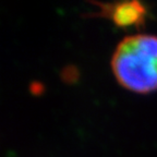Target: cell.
<instances>
[{"label": "cell", "mask_w": 157, "mask_h": 157, "mask_svg": "<svg viewBox=\"0 0 157 157\" xmlns=\"http://www.w3.org/2000/svg\"><path fill=\"white\" fill-rule=\"evenodd\" d=\"M116 80L125 90L147 94L157 90V36L134 34L116 47L111 58Z\"/></svg>", "instance_id": "cell-1"}, {"label": "cell", "mask_w": 157, "mask_h": 157, "mask_svg": "<svg viewBox=\"0 0 157 157\" xmlns=\"http://www.w3.org/2000/svg\"><path fill=\"white\" fill-rule=\"evenodd\" d=\"M99 7V17H106L118 27H140L145 23L147 9L140 1L115 3H95Z\"/></svg>", "instance_id": "cell-2"}]
</instances>
